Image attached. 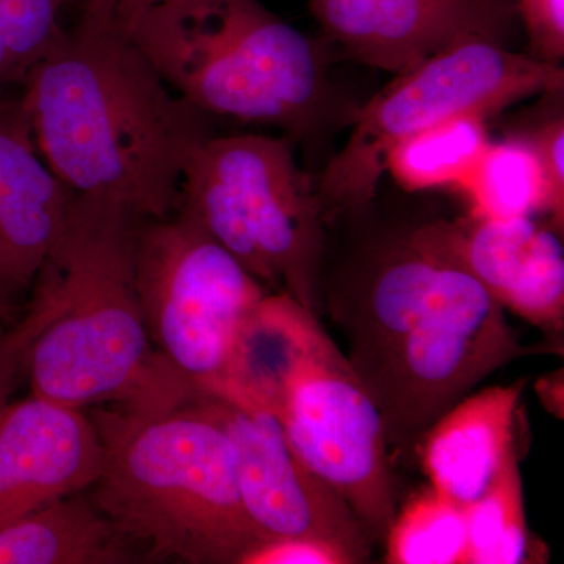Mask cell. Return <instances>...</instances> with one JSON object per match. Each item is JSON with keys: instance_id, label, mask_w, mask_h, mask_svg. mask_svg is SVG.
<instances>
[{"instance_id": "cell-28", "label": "cell", "mask_w": 564, "mask_h": 564, "mask_svg": "<svg viewBox=\"0 0 564 564\" xmlns=\"http://www.w3.org/2000/svg\"><path fill=\"white\" fill-rule=\"evenodd\" d=\"M6 82H17V76H14L13 66H11L6 47L0 41V84H6Z\"/></svg>"}, {"instance_id": "cell-26", "label": "cell", "mask_w": 564, "mask_h": 564, "mask_svg": "<svg viewBox=\"0 0 564 564\" xmlns=\"http://www.w3.org/2000/svg\"><path fill=\"white\" fill-rule=\"evenodd\" d=\"M82 14L120 25L133 14L166 0H79Z\"/></svg>"}, {"instance_id": "cell-29", "label": "cell", "mask_w": 564, "mask_h": 564, "mask_svg": "<svg viewBox=\"0 0 564 564\" xmlns=\"http://www.w3.org/2000/svg\"><path fill=\"white\" fill-rule=\"evenodd\" d=\"M14 306L9 302H3L0 300V321L3 318L10 317L11 313H13Z\"/></svg>"}, {"instance_id": "cell-22", "label": "cell", "mask_w": 564, "mask_h": 564, "mask_svg": "<svg viewBox=\"0 0 564 564\" xmlns=\"http://www.w3.org/2000/svg\"><path fill=\"white\" fill-rule=\"evenodd\" d=\"M70 0H0V41L17 82L43 61L65 35L61 18Z\"/></svg>"}, {"instance_id": "cell-7", "label": "cell", "mask_w": 564, "mask_h": 564, "mask_svg": "<svg viewBox=\"0 0 564 564\" xmlns=\"http://www.w3.org/2000/svg\"><path fill=\"white\" fill-rule=\"evenodd\" d=\"M563 85L562 66L488 39L462 41L397 74L356 113L347 143L315 182L323 220L333 225L345 215L366 214L399 141L458 115L491 117L541 93L562 91Z\"/></svg>"}, {"instance_id": "cell-23", "label": "cell", "mask_w": 564, "mask_h": 564, "mask_svg": "<svg viewBox=\"0 0 564 564\" xmlns=\"http://www.w3.org/2000/svg\"><path fill=\"white\" fill-rule=\"evenodd\" d=\"M529 36L530 57L560 66L564 58V0H514Z\"/></svg>"}, {"instance_id": "cell-24", "label": "cell", "mask_w": 564, "mask_h": 564, "mask_svg": "<svg viewBox=\"0 0 564 564\" xmlns=\"http://www.w3.org/2000/svg\"><path fill=\"white\" fill-rule=\"evenodd\" d=\"M240 564H352V560L325 541L280 536L256 544Z\"/></svg>"}, {"instance_id": "cell-8", "label": "cell", "mask_w": 564, "mask_h": 564, "mask_svg": "<svg viewBox=\"0 0 564 564\" xmlns=\"http://www.w3.org/2000/svg\"><path fill=\"white\" fill-rule=\"evenodd\" d=\"M135 281L154 350L199 397L214 395L265 285L181 210L137 225Z\"/></svg>"}, {"instance_id": "cell-6", "label": "cell", "mask_w": 564, "mask_h": 564, "mask_svg": "<svg viewBox=\"0 0 564 564\" xmlns=\"http://www.w3.org/2000/svg\"><path fill=\"white\" fill-rule=\"evenodd\" d=\"M177 210L270 292L289 293L321 317L326 223L291 141L215 133L185 170Z\"/></svg>"}, {"instance_id": "cell-21", "label": "cell", "mask_w": 564, "mask_h": 564, "mask_svg": "<svg viewBox=\"0 0 564 564\" xmlns=\"http://www.w3.org/2000/svg\"><path fill=\"white\" fill-rule=\"evenodd\" d=\"M384 545L389 564H463L466 507L429 486L397 511Z\"/></svg>"}, {"instance_id": "cell-10", "label": "cell", "mask_w": 564, "mask_h": 564, "mask_svg": "<svg viewBox=\"0 0 564 564\" xmlns=\"http://www.w3.org/2000/svg\"><path fill=\"white\" fill-rule=\"evenodd\" d=\"M231 441L240 499L265 538H313L352 564L370 562L372 543L348 505L292 451L280 419L259 408L204 397Z\"/></svg>"}, {"instance_id": "cell-12", "label": "cell", "mask_w": 564, "mask_h": 564, "mask_svg": "<svg viewBox=\"0 0 564 564\" xmlns=\"http://www.w3.org/2000/svg\"><path fill=\"white\" fill-rule=\"evenodd\" d=\"M326 39L352 61L400 74L456 43H502L514 0H307Z\"/></svg>"}, {"instance_id": "cell-4", "label": "cell", "mask_w": 564, "mask_h": 564, "mask_svg": "<svg viewBox=\"0 0 564 564\" xmlns=\"http://www.w3.org/2000/svg\"><path fill=\"white\" fill-rule=\"evenodd\" d=\"M104 467L91 499L150 556L240 564L265 538L240 499L231 441L204 397L166 410H96Z\"/></svg>"}, {"instance_id": "cell-11", "label": "cell", "mask_w": 564, "mask_h": 564, "mask_svg": "<svg viewBox=\"0 0 564 564\" xmlns=\"http://www.w3.org/2000/svg\"><path fill=\"white\" fill-rule=\"evenodd\" d=\"M563 231L533 217H467L408 232L419 250L469 273L505 311L545 333L564 328Z\"/></svg>"}, {"instance_id": "cell-15", "label": "cell", "mask_w": 564, "mask_h": 564, "mask_svg": "<svg viewBox=\"0 0 564 564\" xmlns=\"http://www.w3.org/2000/svg\"><path fill=\"white\" fill-rule=\"evenodd\" d=\"M525 380L466 395L421 441L430 486L467 507L492 484L516 447L514 419Z\"/></svg>"}, {"instance_id": "cell-14", "label": "cell", "mask_w": 564, "mask_h": 564, "mask_svg": "<svg viewBox=\"0 0 564 564\" xmlns=\"http://www.w3.org/2000/svg\"><path fill=\"white\" fill-rule=\"evenodd\" d=\"M74 195L43 161L21 102H0V300L31 291Z\"/></svg>"}, {"instance_id": "cell-17", "label": "cell", "mask_w": 564, "mask_h": 564, "mask_svg": "<svg viewBox=\"0 0 564 564\" xmlns=\"http://www.w3.org/2000/svg\"><path fill=\"white\" fill-rule=\"evenodd\" d=\"M73 494L0 529V564L131 563L133 544L91 497Z\"/></svg>"}, {"instance_id": "cell-5", "label": "cell", "mask_w": 564, "mask_h": 564, "mask_svg": "<svg viewBox=\"0 0 564 564\" xmlns=\"http://www.w3.org/2000/svg\"><path fill=\"white\" fill-rule=\"evenodd\" d=\"M209 117L302 135L328 96V54L259 0H166L117 25Z\"/></svg>"}, {"instance_id": "cell-13", "label": "cell", "mask_w": 564, "mask_h": 564, "mask_svg": "<svg viewBox=\"0 0 564 564\" xmlns=\"http://www.w3.org/2000/svg\"><path fill=\"white\" fill-rule=\"evenodd\" d=\"M104 444L95 421L32 395L9 403L0 417V529L98 481Z\"/></svg>"}, {"instance_id": "cell-16", "label": "cell", "mask_w": 564, "mask_h": 564, "mask_svg": "<svg viewBox=\"0 0 564 564\" xmlns=\"http://www.w3.org/2000/svg\"><path fill=\"white\" fill-rule=\"evenodd\" d=\"M325 333L321 317L289 293H265L240 325L212 397L276 415L293 370Z\"/></svg>"}, {"instance_id": "cell-9", "label": "cell", "mask_w": 564, "mask_h": 564, "mask_svg": "<svg viewBox=\"0 0 564 564\" xmlns=\"http://www.w3.org/2000/svg\"><path fill=\"white\" fill-rule=\"evenodd\" d=\"M295 455L348 505L372 545L397 514L383 421L328 333L293 370L280 410Z\"/></svg>"}, {"instance_id": "cell-20", "label": "cell", "mask_w": 564, "mask_h": 564, "mask_svg": "<svg viewBox=\"0 0 564 564\" xmlns=\"http://www.w3.org/2000/svg\"><path fill=\"white\" fill-rule=\"evenodd\" d=\"M467 547L463 564L547 562L527 529L524 491L516 447L492 484L467 505Z\"/></svg>"}, {"instance_id": "cell-1", "label": "cell", "mask_w": 564, "mask_h": 564, "mask_svg": "<svg viewBox=\"0 0 564 564\" xmlns=\"http://www.w3.org/2000/svg\"><path fill=\"white\" fill-rule=\"evenodd\" d=\"M322 313L348 344L388 447L421 444L434 422L497 370L547 347L522 343L507 311L469 273L411 243L370 247L322 281Z\"/></svg>"}, {"instance_id": "cell-2", "label": "cell", "mask_w": 564, "mask_h": 564, "mask_svg": "<svg viewBox=\"0 0 564 564\" xmlns=\"http://www.w3.org/2000/svg\"><path fill=\"white\" fill-rule=\"evenodd\" d=\"M22 85L21 109L51 172L77 198L141 221L177 210L193 154L217 133L121 29L85 14Z\"/></svg>"}, {"instance_id": "cell-27", "label": "cell", "mask_w": 564, "mask_h": 564, "mask_svg": "<svg viewBox=\"0 0 564 564\" xmlns=\"http://www.w3.org/2000/svg\"><path fill=\"white\" fill-rule=\"evenodd\" d=\"M21 372L17 355L11 350L7 333L0 329V417L10 403L18 373Z\"/></svg>"}, {"instance_id": "cell-25", "label": "cell", "mask_w": 564, "mask_h": 564, "mask_svg": "<svg viewBox=\"0 0 564 564\" xmlns=\"http://www.w3.org/2000/svg\"><path fill=\"white\" fill-rule=\"evenodd\" d=\"M536 151L545 181L551 188L556 214L564 220V118L541 122L532 131L521 132Z\"/></svg>"}, {"instance_id": "cell-19", "label": "cell", "mask_w": 564, "mask_h": 564, "mask_svg": "<svg viewBox=\"0 0 564 564\" xmlns=\"http://www.w3.org/2000/svg\"><path fill=\"white\" fill-rule=\"evenodd\" d=\"M489 141L484 115H458L399 141L386 158V172L408 192L456 188Z\"/></svg>"}, {"instance_id": "cell-18", "label": "cell", "mask_w": 564, "mask_h": 564, "mask_svg": "<svg viewBox=\"0 0 564 564\" xmlns=\"http://www.w3.org/2000/svg\"><path fill=\"white\" fill-rule=\"evenodd\" d=\"M456 191L466 196L469 214L475 217L508 220L545 212L563 231L564 220L556 214L540 159L522 133L489 141L480 161Z\"/></svg>"}, {"instance_id": "cell-3", "label": "cell", "mask_w": 564, "mask_h": 564, "mask_svg": "<svg viewBox=\"0 0 564 564\" xmlns=\"http://www.w3.org/2000/svg\"><path fill=\"white\" fill-rule=\"evenodd\" d=\"M129 212L74 196L68 221L7 333L33 395L69 406L155 411L199 397L152 347Z\"/></svg>"}]
</instances>
